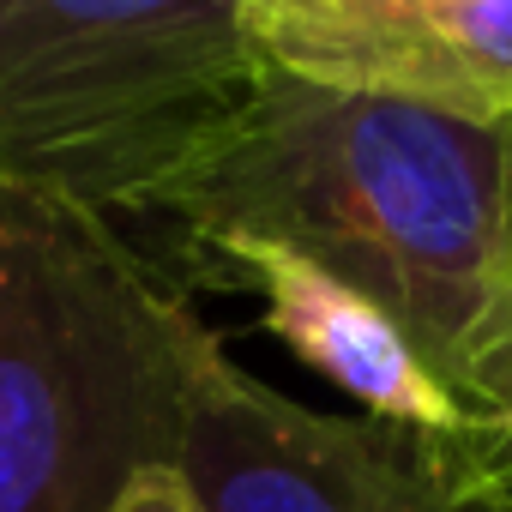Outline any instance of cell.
Returning <instances> with one entry per match:
<instances>
[{"label": "cell", "instance_id": "6da1fadb", "mask_svg": "<svg viewBox=\"0 0 512 512\" xmlns=\"http://www.w3.org/2000/svg\"><path fill=\"white\" fill-rule=\"evenodd\" d=\"M512 127L260 73L211 145L151 199L193 247L266 241L332 272L458 392L500 302Z\"/></svg>", "mask_w": 512, "mask_h": 512}, {"label": "cell", "instance_id": "7a4b0ae2", "mask_svg": "<svg viewBox=\"0 0 512 512\" xmlns=\"http://www.w3.org/2000/svg\"><path fill=\"white\" fill-rule=\"evenodd\" d=\"M211 350L103 211L0 175V512H115L175 470Z\"/></svg>", "mask_w": 512, "mask_h": 512}, {"label": "cell", "instance_id": "3957f363", "mask_svg": "<svg viewBox=\"0 0 512 512\" xmlns=\"http://www.w3.org/2000/svg\"><path fill=\"white\" fill-rule=\"evenodd\" d=\"M253 85L241 0H0V175L151 211Z\"/></svg>", "mask_w": 512, "mask_h": 512}, {"label": "cell", "instance_id": "277c9868", "mask_svg": "<svg viewBox=\"0 0 512 512\" xmlns=\"http://www.w3.org/2000/svg\"><path fill=\"white\" fill-rule=\"evenodd\" d=\"M169 476L199 512H512V464L488 428L326 416L253 380L223 344L193 380Z\"/></svg>", "mask_w": 512, "mask_h": 512}, {"label": "cell", "instance_id": "5b68a950", "mask_svg": "<svg viewBox=\"0 0 512 512\" xmlns=\"http://www.w3.org/2000/svg\"><path fill=\"white\" fill-rule=\"evenodd\" d=\"M260 73L512 127V0H241Z\"/></svg>", "mask_w": 512, "mask_h": 512}, {"label": "cell", "instance_id": "8992f818", "mask_svg": "<svg viewBox=\"0 0 512 512\" xmlns=\"http://www.w3.org/2000/svg\"><path fill=\"white\" fill-rule=\"evenodd\" d=\"M205 253L217 266H229L241 284L260 290L266 326L314 374H326L338 392H350L362 404V416H386V422L428 428V434L482 428L458 404V392L422 362V350L398 332L392 314H380L368 296H356L332 272L308 266L302 253L266 247V241H211Z\"/></svg>", "mask_w": 512, "mask_h": 512}, {"label": "cell", "instance_id": "52a82bcc", "mask_svg": "<svg viewBox=\"0 0 512 512\" xmlns=\"http://www.w3.org/2000/svg\"><path fill=\"white\" fill-rule=\"evenodd\" d=\"M458 404L494 434L500 458L512 464V145H506V235H500V302L488 320L482 350L458 380Z\"/></svg>", "mask_w": 512, "mask_h": 512}, {"label": "cell", "instance_id": "ba28073f", "mask_svg": "<svg viewBox=\"0 0 512 512\" xmlns=\"http://www.w3.org/2000/svg\"><path fill=\"white\" fill-rule=\"evenodd\" d=\"M115 512H199V506L181 494V482H175L169 470H151V476H139V482L121 494Z\"/></svg>", "mask_w": 512, "mask_h": 512}]
</instances>
